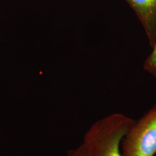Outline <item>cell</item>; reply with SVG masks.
Masks as SVG:
<instances>
[{"instance_id":"2","label":"cell","mask_w":156,"mask_h":156,"mask_svg":"<svg viewBox=\"0 0 156 156\" xmlns=\"http://www.w3.org/2000/svg\"><path fill=\"white\" fill-rule=\"evenodd\" d=\"M123 156H154L156 153V105L135 121L122 142Z\"/></svg>"},{"instance_id":"4","label":"cell","mask_w":156,"mask_h":156,"mask_svg":"<svg viewBox=\"0 0 156 156\" xmlns=\"http://www.w3.org/2000/svg\"><path fill=\"white\" fill-rule=\"evenodd\" d=\"M151 54L146 58L144 63V68L153 76L156 78V39Z\"/></svg>"},{"instance_id":"1","label":"cell","mask_w":156,"mask_h":156,"mask_svg":"<svg viewBox=\"0 0 156 156\" xmlns=\"http://www.w3.org/2000/svg\"><path fill=\"white\" fill-rule=\"evenodd\" d=\"M135 121L121 113L97 120L84 136L82 145L87 156H123L122 140Z\"/></svg>"},{"instance_id":"5","label":"cell","mask_w":156,"mask_h":156,"mask_svg":"<svg viewBox=\"0 0 156 156\" xmlns=\"http://www.w3.org/2000/svg\"><path fill=\"white\" fill-rule=\"evenodd\" d=\"M68 156H87V154L83 146L81 145L76 149L69 151L68 153Z\"/></svg>"},{"instance_id":"3","label":"cell","mask_w":156,"mask_h":156,"mask_svg":"<svg viewBox=\"0 0 156 156\" xmlns=\"http://www.w3.org/2000/svg\"><path fill=\"white\" fill-rule=\"evenodd\" d=\"M140 20L152 47L156 39V0H124Z\"/></svg>"}]
</instances>
